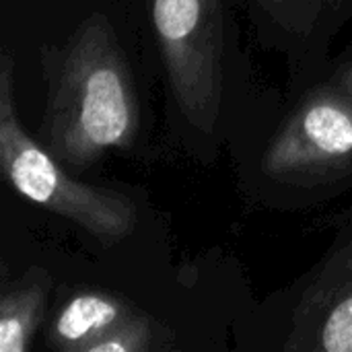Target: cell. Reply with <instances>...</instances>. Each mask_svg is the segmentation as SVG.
Wrapping results in <instances>:
<instances>
[{
  "label": "cell",
  "mask_w": 352,
  "mask_h": 352,
  "mask_svg": "<svg viewBox=\"0 0 352 352\" xmlns=\"http://www.w3.org/2000/svg\"><path fill=\"white\" fill-rule=\"evenodd\" d=\"M285 351L352 352V219L303 291Z\"/></svg>",
  "instance_id": "cell-5"
},
{
  "label": "cell",
  "mask_w": 352,
  "mask_h": 352,
  "mask_svg": "<svg viewBox=\"0 0 352 352\" xmlns=\"http://www.w3.org/2000/svg\"><path fill=\"white\" fill-rule=\"evenodd\" d=\"M338 87H342L349 95L352 97V58L340 68V72L336 74V80H334Z\"/></svg>",
  "instance_id": "cell-9"
},
{
  "label": "cell",
  "mask_w": 352,
  "mask_h": 352,
  "mask_svg": "<svg viewBox=\"0 0 352 352\" xmlns=\"http://www.w3.org/2000/svg\"><path fill=\"white\" fill-rule=\"evenodd\" d=\"M45 109L37 140L66 167L82 169L130 148L140 130L136 80L105 14L85 19L62 45L41 47Z\"/></svg>",
  "instance_id": "cell-1"
},
{
  "label": "cell",
  "mask_w": 352,
  "mask_h": 352,
  "mask_svg": "<svg viewBox=\"0 0 352 352\" xmlns=\"http://www.w3.org/2000/svg\"><path fill=\"white\" fill-rule=\"evenodd\" d=\"M148 8L171 99L190 126L210 134L223 109V0H148Z\"/></svg>",
  "instance_id": "cell-3"
},
{
  "label": "cell",
  "mask_w": 352,
  "mask_h": 352,
  "mask_svg": "<svg viewBox=\"0 0 352 352\" xmlns=\"http://www.w3.org/2000/svg\"><path fill=\"white\" fill-rule=\"evenodd\" d=\"M14 62L0 64V167L14 192L64 217L105 245L130 237L138 223L136 204L122 192L74 179L37 138L23 128L12 85Z\"/></svg>",
  "instance_id": "cell-2"
},
{
  "label": "cell",
  "mask_w": 352,
  "mask_h": 352,
  "mask_svg": "<svg viewBox=\"0 0 352 352\" xmlns=\"http://www.w3.org/2000/svg\"><path fill=\"white\" fill-rule=\"evenodd\" d=\"M52 278L41 268H31L0 297V352H25L43 322Z\"/></svg>",
  "instance_id": "cell-7"
},
{
  "label": "cell",
  "mask_w": 352,
  "mask_h": 352,
  "mask_svg": "<svg viewBox=\"0 0 352 352\" xmlns=\"http://www.w3.org/2000/svg\"><path fill=\"white\" fill-rule=\"evenodd\" d=\"M268 21L297 39H309L316 29L344 10L346 0H256Z\"/></svg>",
  "instance_id": "cell-8"
},
{
  "label": "cell",
  "mask_w": 352,
  "mask_h": 352,
  "mask_svg": "<svg viewBox=\"0 0 352 352\" xmlns=\"http://www.w3.org/2000/svg\"><path fill=\"white\" fill-rule=\"evenodd\" d=\"M136 311L138 309L120 295L80 289L56 311L45 342L60 352H93L97 342Z\"/></svg>",
  "instance_id": "cell-6"
},
{
  "label": "cell",
  "mask_w": 352,
  "mask_h": 352,
  "mask_svg": "<svg viewBox=\"0 0 352 352\" xmlns=\"http://www.w3.org/2000/svg\"><path fill=\"white\" fill-rule=\"evenodd\" d=\"M285 186L311 188L352 173V97L336 82L318 87L293 109L262 161Z\"/></svg>",
  "instance_id": "cell-4"
}]
</instances>
